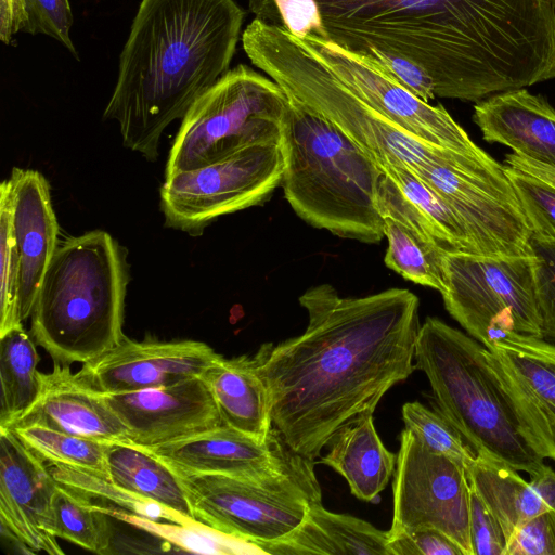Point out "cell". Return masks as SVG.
<instances>
[{
	"label": "cell",
	"instance_id": "obj_44",
	"mask_svg": "<svg viewBox=\"0 0 555 555\" xmlns=\"http://www.w3.org/2000/svg\"><path fill=\"white\" fill-rule=\"evenodd\" d=\"M391 555H464L447 535L435 529H422L389 538Z\"/></svg>",
	"mask_w": 555,
	"mask_h": 555
},
{
	"label": "cell",
	"instance_id": "obj_2",
	"mask_svg": "<svg viewBox=\"0 0 555 555\" xmlns=\"http://www.w3.org/2000/svg\"><path fill=\"white\" fill-rule=\"evenodd\" d=\"M324 38L399 54L436 96L479 102L555 79L552 0H317Z\"/></svg>",
	"mask_w": 555,
	"mask_h": 555
},
{
	"label": "cell",
	"instance_id": "obj_1",
	"mask_svg": "<svg viewBox=\"0 0 555 555\" xmlns=\"http://www.w3.org/2000/svg\"><path fill=\"white\" fill-rule=\"evenodd\" d=\"M299 304L308 314L304 333L263 344L251 359L267 388L272 428L314 462L339 428L373 414L416 370L420 300L405 288L341 297L323 283Z\"/></svg>",
	"mask_w": 555,
	"mask_h": 555
},
{
	"label": "cell",
	"instance_id": "obj_28",
	"mask_svg": "<svg viewBox=\"0 0 555 555\" xmlns=\"http://www.w3.org/2000/svg\"><path fill=\"white\" fill-rule=\"evenodd\" d=\"M106 466L109 479L120 489L194 519L179 475L147 450L130 443L111 444Z\"/></svg>",
	"mask_w": 555,
	"mask_h": 555
},
{
	"label": "cell",
	"instance_id": "obj_39",
	"mask_svg": "<svg viewBox=\"0 0 555 555\" xmlns=\"http://www.w3.org/2000/svg\"><path fill=\"white\" fill-rule=\"evenodd\" d=\"M530 244L534 256V288L542 334L555 343V241L531 236Z\"/></svg>",
	"mask_w": 555,
	"mask_h": 555
},
{
	"label": "cell",
	"instance_id": "obj_37",
	"mask_svg": "<svg viewBox=\"0 0 555 555\" xmlns=\"http://www.w3.org/2000/svg\"><path fill=\"white\" fill-rule=\"evenodd\" d=\"M531 231L539 240L555 241V190L540 179L503 166Z\"/></svg>",
	"mask_w": 555,
	"mask_h": 555
},
{
	"label": "cell",
	"instance_id": "obj_24",
	"mask_svg": "<svg viewBox=\"0 0 555 555\" xmlns=\"http://www.w3.org/2000/svg\"><path fill=\"white\" fill-rule=\"evenodd\" d=\"M278 555H391L388 531L357 517L310 505L299 526L285 538L256 545Z\"/></svg>",
	"mask_w": 555,
	"mask_h": 555
},
{
	"label": "cell",
	"instance_id": "obj_14",
	"mask_svg": "<svg viewBox=\"0 0 555 555\" xmlns=\"http://www.w3.org/2000/svg\"><path fill=\"white\" fill-rule=\"evenodd\" d=\"M413 173L454 209L478 255L533 256L531 231L504 167L498 172L476 175L429 165Z\"/></svg>",
	"mask_w": 555,
	"mask_h": 555
},
{
	"label": "cell",
	"instance_id": "obj_5",
	"mask_svg": "<svg viewBox=\"0 0 555 555\" xmlns=\"http://www.w3.org/2000/svg\"><path fill=\"white\" fill-rule=\"evenodd\" d=\"M282 132V186L307 223L364 243L384 238L379 166L337 126L294 95Z\"/></svg>",
	"mask_w": 555,
	"mask_h": 555
},
{
	"label": "cell",
	"instance_id": "obj_29",
	"mask_svg": "<svg viewBox=\"0 0 555 555\" xmlns=\"http://www.w3.org/2000/svg\"><path fill=\"white\" fill-rule=\"evenodd\" d=\"M22 324L0 336V428H10L35 403L40 392L39 354Z\"/></svg>",
	"mask_w": 555,
	"mask_h": 555
},
{
	"label": "cell",
	"instance_id": "obj_45",
	"mask_svg": "<svg viewBox=\"0 0 555 555\" xmlns=\"http://www.w3.org/2000/svg\"><path fill=\"white\" fill-rule=\"evenodd\" d=\"M27 23L24 0H0V40L12 42L13 36L23 31Z\"/></svg>",
	"mask_w": 555,
	"mask_h": 555
},
{
	"label": "cell",
	"instance_id": "obj_40",
	"mask_svg": "<svg viewBox=\"0 0 555 555\" xmlns=\"http://www.w3.org/2000/svg\"><path fill=\"white\" fill-rule=\"evenodd\" d=\"M24 2L27 23L23 33L51 37L79 60L70 38L74 16L69 0H24Z\"/></svg>",
	"mask_w": 555,
	"mask_h": 555
},
{
	"label": "cell",
	"instance_id": "obj_46",
	"mask_svg": "<svg viewBox=\"0 0 555 555\" xmlns=\"http://www.w3.org/2000/svg\"><path fill=\"white\" fill-rule=\"evenodd\" d=\"M504 165L529 173L555 190V166L529 157L509 153L505 155Z\"/></svg>",
	"mask_w": 555,
	"mask_h": 555
},
{
	"label": "cell",
	"instance_id": "obj_34",
	"mask_svg": "<svg viewBox=\"0 0 555 555\" xmlns=\"http://www.w3.org/2000/svg\"><path fill=\"white\" fill-rule=\"evenodd\" d=\"M47 466L59 483L88 496L92 501L99 499L106 503L104 505L118 507L152 519L175 522L189 519L120 489L105 474L57 463H47Z\"/></svg>",
	"mask_w": 555,
	"mask_h": 555
},
{
	"label": "cell",
	"instance_id": "obj_15",
	"mask_svg": "<svg viewBox=\"0 0 555 555\" xmlns=\"http://www.w3.org/2000/svg\"><path fill=\"white\" fill-rule=\"evenodd\" d=\"M486 360L522 438L555 462V343L507 331L486 348Z\"/></svg>",
	"mask_w": 555,
	"mask_h": 555
},
{
	"label": "cell",
	"instance_id": "obj_12",
	"mask_svg": "<svg viewBox=\"0 0 555 555\" xmlns=\"http://www.w3.org/2000/svg\"><path fill=\"white\" fill-rule=\"evenodd\" d=\"M392 491L389 538L435 529L451 539L464 555H473L470 487L465 468L429 449L409 428L400 434Z\"/></svg>",
	"mask_w": 555,
	"mask_h": 555
},
{
	"label": "cell",
	"instance_id": "obj_38",
	"mask_svg": "<svg viewBox=\"0 0 555 555\" xmlns=\"http://www.w3.org/2000/svg\"><path fill=\"white\" fill-rule=\"evenodd\" d=\"M257 18L284 27L304 40L308 36L324 38V29L317 0H248Z\"/></svg>",
	"mask_w": 555,
	"mask_h": 555
},
{
	"label": "cell",
	"instance_id": "obj_26",
	"mask_svg": "<svg viewBox=\"0 0 555 555\" xmlns=\"http://www.w3.org/2000/svg\"><path fill=\"white\" fill-rule=\"evenodd\" d=\"M225 425L259 441L272 429L267 388L251 357L222 356L201 376Z\"/></svg>",
	"mask_w": 555,
	"mask_h": 555
},
{
	"label": "cell",
	"instance_id": "obj_35",
	"mask_svg": "<svg viewBox=\"0 0 555 555\" xmlns=\"http://www.w3.org/2000/svg\"><path fill=\"white\" fill-rule=\"evenodd\" d=\"M0 336L22 324L18 308L20 256L13 230L10 179L0 185Z\"/></svg>",
	"mask_w": 555,
	"mask_h": 555
},
{
	"label": "cell",
	"instance_id": "obj_11",
	"mask_svg": "<svg viewBox=\"0 0 555 555\" xmlns=\"http://www.w3.org/2000/svg\"><path fill=\"white\" fill-rule=\"evenodd\" d=\"M283 170L281 142H264L167 176L160 189L165 223L199 234L214 219L266 201L281 184Z\"/></svg>",
	"mask_w": 555,
	"mask_h": 555
},
{
	"label": "cell",
	"instance_id": "obj_4",
	"mask_svg": "<svg viewBox=\"0 0 555 555\" xmlns=\"http://www.w3.org/2000/svg\"><path fill=\"white\" fill-rule=\"evenodd\" d=\"M250 62L353 140L379 167L415 172L429 165L487 175L503 170L488 153L470 154L430 144L405 131L357 96L284 27L255 17L242 33Z\"/></svg>",
	"mask_w": 555,
	"mask_h": 555
},
{
	"label": "cell",
	"instance_id": "obj_6",
	"mask_svg": "<svg viewBox=\"0 0 555 555\" xmlns=\"http://www.w3.org/2000/svg\"><path fill=\"white\" fill-rule=\"evenodd\" d=\"M125 256L95 230L57 246L30 314L35 343L62 364L86 363L115 348L122 332Z\"/></svg>",
	"mask_w": 555,
	"mask_h": 555
},
{
	"label": "cell",
	"instance_id": "obj_41",
	"mask_svg": "<svg viewBox=\"0 0 555 555\" xmlns=\"http://www.w3.org/2000/svg\"><path fill=\"white\" fill-rule=\"evenodd\" d=\"M505 555H555V509L550 508L517 528Z\"/></svg>",
	"mask_w": 555,
	"mask_h": 555
},
{
	"label": "cell",
	"instance_id": "obj_19",
	"mask_svg": "<svg viewBox=\"0 0 555 555\" xmlns=\"http://www.w3.org/2000/svg\"><path fill=\"white\" fill-rule=\"evenodd\" d=\"M145 450L181 476L223 474L247 478L270 476L296 454L274 428L266 441H259L228 425Z\"/></svg>",
	"mask_w": 555,
	"mask_h": 555
},
{
	"label": "cell",
	"instance_id": "obj_13",
	"mask_svg": "<svg viewBox=\"0 0 555 555\" xmlns=\"http://www.w3.org/2000/svg\"><path fill=\"white\" fill-rule=\"evenodd\" d=\"M302 41L357 96L405 131L434 145L485 153L441 104L423 101L366 56L317 36Z\"/></svg>",
	"mask_w": 555,
	"mask_h": 555
},
{
	"label": "cell",
	"instance_id": "obj_43",
	"mask_svg": "<svg viewBox=\"0 0 555 555\" xmlns=\"http://www.w3.org/2000/svg\"><path fill=\"white\" fill-rule=\"evenodd\" d=\"M361 55L379 65L390 77L425 102L436 98L430 76L416 63L406 57L374 48Z\"/></svg>",
	"mask_w": 555,
	"mask_h": 555
},
{
	"label": "cell",
	"instance_id": "obj_36",
	"mask_svg": "<svg viewBox=\"0 0 555 555\" xmlns=\"http://www.w3.org/2000/svg\"><path fill=\"white\" fill-rule=\"evenodd\" d=\"M402 420L405 428L412 430L425 446L446 455L465 470L475 459V452L438 411H431L417 401L406 402L402 406Z\"/></svg>",
	"mask_w": 555,
	"mask_h": 555
},
{
	"label": "cell",
	"instance_id": "obj_32",
	"mask_svg": "<svg viewBox=\"0 0 555 555\" xmlns=\"http://www.w3.org/2000/svg\"><path fill=\"white\" fill-rule=\"evenodd\" d=\"M59 483V482H57ZM54 534L87 551L107 554L113 530L102 504L61 483L53 498Z\"/></svg>",
	"mask_w": 555,
	"mask_h": 555
},
{
	"label": "cell",
	"instance_id": "obj_31",
	"mask_svg": "<svg viewBox=\"0 0 555 555\" xmlns=\"http://www.w3.org/2000/svg\"><path fill=\"white\" fill-rule=\"evenodd\" d=\"M379 168L428 221L437 242L444 249L478 255L464 222L440 194L408 168L399 166Z\"/></svg>",
	"mask_w": 555,
	"mask_h": 555
},
{
	"label": "cell",
	"instance_id": "obj_10",
	"mask_svg": "<svg viewBox=\"0 0 555 555\" xmlns=\"http://www.w3.org/2000/svg\"><path fill=\"white\" fill-rule=\"evenodd\" d=\"M533 263L534 256L448 251L441 293L447 311L486 348L507 331L544 338Z\"/></svg>",
	"mask_w": 555,
	"mask_h": 555
},
{
	"label": "cell",
	"instance_id": "obj_42",
	"mask_svg": "<svg viewBox=\"0 0 555 555\" xmlns=\"http://www.w3.org/2000/svg\"><path fill=\"white\" fill-rule=\"evenodd\" d=\"M469 533L473 555H505V533L498 519L472 488Z\"/></svg>",
	"mask_w": 555,
	"mask_h": 555
},
{
	"label": "cell",
	"instance_id": "obj_17",
	"mask_svg": "<svg viewBox=\"0 0 555 555\" xmlns=\"http://www.w3.org/2000/svg\"><path fill=\"white\" fill-rule=\"evenodd\" d=\"M220 357L203 341H135L125 336L115 348L82 363L76 375L103 395L131 392L201 377Z\"/></svg>",
	"mask_w": 555,
	"mask_h": 555
},
{
	"label": "cell",
	"instance_id": "obj_27",
	"mask_svg": "<svg viewBox=\"0 0 555 555\" xmlns=\"http://www.w3.org/2000/svg\"><path fill=\"white\" fill-rule=\"evenodd\" d=\"M470 488L500 522L506 540L522 524L550 509L537 482H527L505 462L478 452L466 468Z\"/></svg>",
	"mask_w": 555,
	"mask_h": 555
},
{
	"label": "cell",
	"instance_id": "obj_20",
	"mask_svg": "<svg viewBox=\"0 0 555 555\" xmlns=\"http://www.w3.org/2000/svg\"><path fill=\"white\" fill-rule=\"evenodd\" d=\"M40 380L35 403L12 427L40 425L108 444H132L105 396L83 384L69 364L54 362L49 373L40 372Z\"/></svg>",
	"mask_w": 555,
	"mask_h": 555
},
{
	"label": "cell",
	"instance_id": "obj_22",
	"mask_svg": "<svg viewBox=\"0 0 555 555\" xmlns=\"http://www.w3.org/2000/svg\"><path fill=\"white\" fill-rule=\"evenodd\" d=\"M377 196L388 241L385 264L415 284L443 293V260L449 250L436 241L428 221L389 177L380 179Z\"/></svg>",
	"mask_w": 555,
	"mask_h": 555
},
{
	"label": "cell",
	"instance_id": "obj_16",
	"mask_svg": "<svg viewBox=\"0 0 555 555\" xmlns=\"http://www.w3.org/2000/svg\"><path fill=\"white\" fill-rule=\"evenodd\" d=\"M57 485L41 457L11 428H0L1 529L28 553H64L53 530Z\"/></svg>",
	"mask_w": 555,
	"mask_h": 555
},
{
	"label": "cell",
	"instance_id": "obj_9",
	"mask_svg": "<svg viewBox=\"0 0 555 555\" xmlns=\"http://www.w3.org/2000/svg\"><path fill=\"white\" fill-rule=\"evenodd\" d=\"M314 462L295 454L281 470L247 478L223 474L179 475L193 518L223 534L257 545L285 538L321 502Z\"/></svg>",
	"mask_w": 555,
	"mask_h": 555
},
{
	"label": "cell",
	"instance_id": "obj_33",
	"mask_svg": "<svg viewBox=\"0 0 555 555\" xmlns=\"http://www.w3.org/2000/svg\"><path fill=\"white\" fill-rule=\"evenodd\" d=\"M11 429L47 463L64 464L108 476L106 466V454L111 446L108 443L40 425H18Z\"/></svg>",
	"mask_w": 555,
	"mask_h": 555
},
{
	"label": "cell",
	"instance_id": "obj_30",
	"mask_svg": "<svg viewBox=\"0 0 555 555\" xmlns=\"http://www.w3.org/2000/svg\"><path fill=\"white\" fill-rule=\"evenodd\" d=\"M102 505L111 518L138 528L169 546L177 547L180 552L196 554L261 553L257 546L223 534L195 519H188L182 522L169 520L164 522L111 505Z\"/></svg>",
	"mask_w": 555,
	"mask_h": 555
},
{
	"label": "cell",
	"instance_id": "obj_23",
	"mask_svg": "<svg viewBox=\"0 0 555 555\" xmlns=\"http://www.w3.org/2000/svg\"><path fill=\"white\" fill-rule=\"evenodd\" d=\"M473 120L485 141L555 166V108L542 95L525 88L495 93L474 105Z\"/></svg>",
	"mask_w": 555,
	"mask_h": 555
},
{
	"label": "cell",
	"instance_id": "obj_47",
	"mask_svg": "<svg viewBox=\"0 0 555 555\" xmlns=\"http://www.w3.org/2000/svg\"><path fill=\"white\" fill-rule=\"evenodd\" d=\"M552 2H553V4H554V7H555V0H552Z\"/></svg>",
	"mask_w": 555,
	"mask_h": 555
},
{
	"label": "cell",
	"instance_id": "obj_25",
	"mask_svg": "<svg viewBox=\"0 0 555 555\" xmlns=\"http://www.w3.org/2000/svg\"><path fill=\"white\" fill-rule=\"evenodd\" d=\"M320 463L339 473L351 493L366 502H379V493L395 473L397 456L386 449L372 414L360 415L339 428Z\"/></svg>",
	"mask_w": 555,
	"mask_h": 555
},
{
	"label": "cell",
	"instance_id": "obj_8",
	"mask_svg": "<svg viewBox=\"0 0 555 555\" xmlns=\"http://www.w3.org/2000/svg\"><path fill=\"white\" fill-rule=\"evenodd\" d=\"M286 92L245 64L229 69L182 118L166 177L216 162L250 144L281 142Z\"/></svg>",
	"mask_w": 555,
	"mask_h": 555
},
{
	"label": "cell",
	"instance_id": "obj_3",
	"mask_svg": "<svg viewBox=\"0 0 555 555\" xmlns=\"http://www.w3.org/2000/svg\"><path fill=\"white\" fill-rule=\"evenodd\" d=\"M245 13L235 0H142L103 117L154 160L164 130L229 69Z\"/></svg>",
	"mask_w": 555,
	"mask_h": 555
},
{
	"label": "cell",
	"instance_id": "obj_7",
	"mask_svg": "<svg viewBox=\"0 0 555 555\" xmlns=\"http://www.w3.org/2000/svg\"><path fill=\"white\" fill-rule=\"evenodd\" d=\"M414 359L428 378L436 411L475 454L487 453L530 477L544 468V460L520 435L481 343L437 318H427L416 337Z\"/></svg>",
	"mask_w": 555,
	"mask_h": 555
},
{
	"label": "cell",
	"instance_id": "obj_21",
	"mask_svg": "<svg viewBox=\"0 0 555 555\" xmlns=\"http://www.w3.org/2000/svg\"><path fill=\"white\" fill-rule=\"evenodd\" d=\"M13 230L20 256L18 308L30 317L44 272L57 248L59 225L47 179L33 169L14 168Z\"/></svg>",
	"mask_w": 555,
	"mask_h": 555
},
{
	"label": "cell",
	"instance_id": "obj_18",
	"mask_svg": "<svg viewBox=\"0 0 555 555\" xmlns=\"http://www.w3.org/2000/svg\"><path fill=\"white\" fill-rule=\"evenodd\" d=\"M104 396L126 426L131 443L144 449L225 425L202 377Z\"/></svg>",
	"mask_w": 555,
	"mask_h": 555
}]
</instances>
